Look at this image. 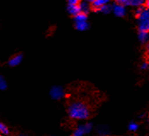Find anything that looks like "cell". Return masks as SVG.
I'll use <instances>...</instances> for the list:
<instances>
[{"label": "cell", "mask_w": 149, "mask_h": 136, "mask_svg": "<svg viewBox=\"0 0 149 136\" xmlns=\"http://www.w3.org/2000/svg\"><path fill=\"white\" fill-rule=\"evenodd\" d=\"M116 2H117V4L122 5L124 7L129 5V0H116Z\"/></svg>", "instance_id": "obj_19"}, {"label": "cell", "mask_w": 149, "mask_h": 136, "mask_svg": "<svg viewBox=\"0 0 149 136\" xmlns=\"http://www.w3.org/2000/svg\"><path fill=\"white\" fill-rule=\"evenodd\" d=\"M128 128L131 132H136L138 129V124H136V123H130L128 126Z\"/></svg>", "instance_id": "obj_17"}, {"label": "cell", "mask_w": 149, "mask_h": 136, "mask_svg": "<svg viewBox=\"0 0 149 136\" xmlns=\"http://www.w3.org/2000/svg\"><path fill=\"white\" fill-rule=\"evenodd\" d=\"M69 116L72 119L84 120L90 116V109L83 102H73L68 106Z\"/></svg>", "instance_id": "obj_1"}, {"label": "cell", "mask_w": 149, "mask_h": 136, "mask_svg": "<svg viewBox=\"0 0 149 136\" xmlns=\"http://www.w3.org/2000/svg\"></svg>", "instance_id": "obj_25"}, {"label": "cell", "mask_w": 149, "mask_h": 136, "mask_svg": "<svg viewBox=\"0 0 149 136\" xmlns=\"http://www.w3.org/2000/svg\"><path fill=\"white\" fill-rule=\"evenodd\" d=\"M139 39L141 43H146L148 40V33L147 32H141V31H139Z\"/></svg>", "instance_id": "obj_11"}, {"label": "cell", "mask_w": 149, "mask_h": 136, "mask_svg": "<svg viewBox=\"0 0 149 136\" xmlns=\"http://www.w3.org/2000/svg\"><path fill=\"white\" fill-rule=\"evenodd\" d=\"M144 3V0H129V5L141 6Z\"/></svg>", "instance_id": "obj_14"}, {"label": "cell", "mask_w": 149, "mask_h": 136, "mask_svg": "<svg viewBox=\"0 0 149 136\" xmlns=\"http://www.w3.org/2000/svg\"><path fill=\"white\" fill-rule=\"evenodd\" d=\"M109 0H95L93 3H92V9L95 11H98V10L102 7L105 4H107Z\"/></svg>", "instance_id": "obj_6"}, {"label": "cell", "mask_w": 149, "mask_h": 136, "mask_svg": "<svg viewBox=\"0 0 149 136\" xmlns=\"http://www.w3.org/2000/svg\"><path fill=\"white\" fill-rule=\"evenodd\" d=\"M79 9H80V13H84L85 15H87L89 11H90V5H89V3L87 2H81L79 4Z\"/></svg>", "instance_id": "obj_10"}, {"label": "cell", "mask_w": 149, "mask_h": 136, "mask_svg": "<svg viewBox=\"0 0 149 136\" xmlns=\"http://www.w3.org/2000/svg\"><path fill=\"white\" fill-rule=\"evenodd\" d=\"M145 59H146V63H148L149 64V42L146 45V51H145Z\"/></svg>", "instance_id": "obj_18"}, {"label": "cell", "mask_w": 149, "mask_h": 136, "mask_svg": "<svg viewBox=\"0 0 149 136\" xmlns=\"http://www.w3.org/2000/svg\"><path fill=\"white\" fill-rule=\"evenodd\" d=\"M92 129L91 123H86L84 125H81L79 127H78L72 136H84V135L90 133Z\"/></svg>", "instance_id": "obj_3"}, {"label": "cell", "mask_w": 149, "mask_h": 136, "mask_svg": "<svg viewBox=\"0 0 149 136\" xmlns=\"http://www.w3.org/2000/svg\"><path fill=\"white\" fill-rule=\"evenodd\" d=\"M20 136H22V135H20Z\"/></svg>", "instance_id": "obj_24"}, {"label": "cell", "mask_w": 149, "mask_h": 136, "mask_svg": "<svg viewBox=\"0 0 149 136\" xmlns=\"http://www.w3.org/2000/svg\"><path fill=\"white\" fill-rule=\"evenodd\" d=\"M0 136H1V135H0Z\"/></svg>", "instance_id": "obj_26"}, {"label": "cell", "mask_w": 149, "mask_h": 136, "mask_svg": "<svg viewBox=\"0 0 149 136\" xmlns=\"http://www.w3.org/2000/svg\"><path fill=\"white\" fill-rule=\"evenodd\" d=\"M113 11L114 12L115 16H118V17H122L125 15V9L124 6L119 5V4H114L113 6Z\"/></svg>", "instance_id": "obj_5"}, {"label": "cell", "mask_w": 149, "mask_h": 136, "mask_svg": "<svg viewBox=\"0 0 149 136\" xmlns=\"http://www.w3.org/2000/svg\"><path fill=\"white\" fill-rule=\"evenodd\" d=\"M145 7H146V9H148L149 10V0H146L145 1Z\"/></svg>", "instance_id": "obj_23"}, {"label": "cell", "mask_w": 149, "mask_h": 136, "mask_svg": "<svg viewBox=\"0 0 149 136\" xmlns=\"http://www.w3.org/2000/svg\"><path fill=\"white\" fill-rule=\"evenodd\" d=\"M112 10H113V7H112V6L108 5V4H105V5H103L102 7H101V8L98 10V11L103 12L105 14H107V13H109V12L111 11Z\"/></svg>", "instance_id": "obj_13"}, {"label": "cell", "mask_w": 149, "mask_h": 136, "mask_svg": "<svg viewBox=\"0 0 149 136\" xmlns=\"http://www.w3.org/2000/svg\"><path fill=\"white\" fill-rule=\"evenodd\" d=\"M7 88V83L5 79L0 75V90H5Z\"/></svg>", "instance_id": "obj_15"}, {"label": "cell", "mask_w": 149, "mask_h": 136, "mask_svg": "<svg viewBox=\"0 0 149 136\" xmlns=\"http://www.w3.org/2000/svg\"><path fill=\"white\" fill-rule=\"evenodd\" d=\"M139 20V31L141 32H149V10L144 9L140 16L137 18Z\"/></svg>", "instance_id": "obj_2"}, {"label": "cell", "mask_w": 149, "mask_h": 136, "mask_svg": "<svg viewBox=\"0 0 149 136\" xmlns=\"http://www.w3.org/2000/svg\"><path fill=\"white\" fill-rule=\"evenodd\" d=\"M68 10L69 13L74 16L80 13V9H79V4H69Z\"/></svg>", "instance_id": "obj_8"}, {"label": "cell", "mask_w": 149, "mask_h": 136, "mask_svg": "<svg viewBox=\"0 0 149 136\" xmlns=\"http://www.w3.org/2000/svg\"><path fill=\"white\" fill-rule=\"evenodd\" d=\"M148 66H149V64L148 63H142V64H141V68L145 70V69H148Z\"/></svg>", "instance_id": "obj_22"}, {"label": "cell", "mask_w": 149, "mask_h": 136, "mask_svg": "<svg viewBox=\"0 0 149 136\" xmlns=\"http://www.w3.org/2000/svg\"><path fill=\"white\" fill-rule=\"evenodd\" d=\"M75 22H82V21H87V15L84 13H79L77 16H74Z\"/></svg>", "instance_id": "obj_12"}, {"label": "cell", "mask_w": 149, "mask_h": 136, "mask_svg": "<svg viewBox=\"0 0 149 136\" xmlns=\"http://www.w3.org/2000/svg\"><path fill=\"white\" fill-rule=\"evenodd\" d=\"M22 54H18V55H15L13 57H11L9 61V65L11 66V67H15V66H17L18 64H20V63L22 62Z\"/></svg>", "instance_id": "obj_7"}, {"label": "cell", "mask_w": 149, "mask_h": 136, "mask_svg": "<svg viewBox=\"0 0 149 136\" xmlns=\"http://www.w3.org/2000/svg\"><path fill=\"white\" fill-rule=\"evenodd\" d=\"M49 95L51 96L52 99H61L63 96H64V90L61 87H59V86H55L53 87L50 92H49Z\"/></svg>", "instance_id": "obj_4"}, {"label": "cell", "mask_w": 149, "mask_h": 136, "mask_svg": "<svg viewBox=\"0 0 149 136\" xmlns=\"http://www.w3.org/2000/svg\"><path fill=\"white\" fill-rule=\"evenodd\" d=\"M144 9H145L144 7H142V6H140L137 10H136V18H138V17L140 16V15L141 14V12L143 11V10H144Z\"/></svg>", "instance_id": "obj_20"}, {"label": "cell", "mask_w": 149, "mask_h": 136, "mask_svg": "<svg viewBox=\"0 0 149 136\" xmlns=\"http://www.w3.org/2000/svg\"><path fill=\"white\" fill-rule=\"evenodd\" d=\"M81 0H68L69 4H79Z\"/></svg>", "instance_id": "obj_21"}, {"label": "cell", "mask_w": 149, "mask_h": 136, "mask_svg": "<svg viewBox=\"0 0 149 136\" xmlns=\"http://www.w3.org/2000/svg\"><path fill=\"white\" fill-rule=\"evenodd\" d=\"M75 27L76 29L79 31H85L89 27V24L86 21H82V22H75Z\"/></svg>", "instance_id": "obj_9"}, {"label": "cell", "mask_w": 149, "mask_h": 136, "mask_svg": "<svg viewBox=\"0 0 149 136\" xmlns=\"http://www.w3.org/2000/svg\"><path fill=\"white\" fill-rule=\"evenodd\" d=\"M0 133L3 135H8L9 134V129L8 128L2 123H0Z\"/></svg>", "instance_id": "obj_16"}]
</instances>
